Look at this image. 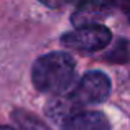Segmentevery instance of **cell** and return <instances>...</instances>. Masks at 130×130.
Returning <instances> with one entry per match:
<instances>
[{
    "label": "cell",
    "mask_w": 130,
    "mask_h": 130,
    "mask_svg": "<svg viewBox=\"0 0 130 130\" xmlns=\"http://www.w3.org/2000/svg\"><path fill=\"white\" fill-rule=\"evenodd\" d=\"M110 94V79L101 71H91L84 74L83 79L77 83L71 97L79 105L101 104Z\"/></svg>",
    "instance_id": "3"
},
{
    "label": "cell",
    "mask_w": 130,
    "mask_h": 130,
    "mask_svg": "<svg viewBox=\"0 0 130 130\" xmlns=\"http://www.w3.org/2000/svg\"><path fill=\"white\" fill-rule=\"evenodd\" d=\"M109 13H110V7H109L107 0H95V2H91V3L79 5V8L71 17V22L76 28L99 25Z\"/></svg>",
    "instance_id": "4"
},
{
    "label": "cell",
    "mask_w": 130,
    "mask_h": 130,
    "mask_svg": "<svg viewBox=\"0 0 130 130\" xmlns=\"http://www.w3.org/2000/svg\"><path fill=\"white\" fill-rule=\"evenodd\" d=\"M112 40V33L107 26L104 25H89L76 28L74 31H69L63 35L61 43L66 48L84 53H94V51L104 50Z\"/></svg>",
    "instance_id": "2"
},
{
    "label": "cell",
    "mask_w": 130,
    "mask_h": 130,
    "mask_svg": "<svg viewBox=\"0 0 130 130\" xmlns=\"http://www.w3.org/2000/svg\"><path fill=\"white\" fill-rule=\"evenodd\" d=\"M76 76V63L68 53H48L33 64V86L44 94H63Z\"/></svg>",
    "instance_id": "1"
},
{
    "label": "cell",
    "mask_w": 130,
    "mask_h": 130,
    "mask_svg": "<svg viewBox=\"0 0 130 130\" xmlns=\"http://www.w3.org/2000/svg\"><path fill=\"white\" fill-rule=\"evenodd\" d=\"M66 2L69 3H74V5H84V3H91V2H95V0H66Z\"/></svg>",
    "instance_id": "11"
},
{
    "label": "cell",
    "mask_w": 130,
    "mask_h": 130,
    "mask_svg": "<svg viewBox=\"0 0 130 130\" xmlns=\"http://www.w3.org/2000/svg\"><path fill=\"white\" fill-rule=\"evenodd\" d=\"M107 3L110 7V10L115 8L119 12H122L130 22V0H107Z\"/></svg>",
    "instance_id": "9"
},
{
    "label": "cell",
    "mask_w": 130,
    "mask_h": 130,
    "mask_svg": "<svg viewBox=\"0 0 130 130\" xmlns=\"http://www.w3.org/2000/svg\"><path fill=\"white\" fill-rule=\"evenodd\" d=\"M79 107L81 105L71 97V94H58L46 104V115L58 124H64L71 115L76 114Z\"/></svg>",
    "instance_id": "6"
},
{
    "label": "cell",
    "mask_w": 130,
    "mask_h": 130,
    "mask_svg": "<svg viewBox=\"0 0 130 130\" xmlns=\"http://www.w3.org/2000/svg\"><path fill=\"white\" fill-rule=\"evenodd\" d=\"M40 2L44 3L46 7H50V8H59L66 3V0H40Z\"/></svg>",
    "instance_id": "10"
},
{
    "label": "cell",
    "mask_w": 130,
    "mask_h": 130,
    "mask_svg": "<svg viewBox=\"0 0 130 130\" xmlns=\"http://www.w3.org/2000/svg\"><path fill=\"white\" fill-rule=\"evenodd\" d=\"M0 130H15V128H12V127H2V125H0Z\"/></svg>",
    "instance_id": "12"
},
{
    "label": "cell",
    "mask_w": 130,
    "mask_h": 130,
    "mask_svg": "<svg viewBox=\"0 0 130 130\" xmlns=\"http://www.w3.org/2000/svg\"><path fill=\"white\" fill-rule=\"evenodd\" d=\"M105 59L110 61V63H117V64L127 63L130 59V43L124 38H119L115 41L114 48L105 54Z\"/></svg>",
    "instance_id": "8"
},
{
    "label": "cell",
    "mask_w": 130,
    "mask_h": 130,
    "mask_svg": "<svg viewBox=\"0 0 130 130\" xmlns=\"http://www.w3.org/2000/svg\"><path fill=\"white\" fill-rule=\"evenodd\" d=\"M12 120L15 122V125L20 130H50L48 125L44 124V122L40 120L35 114L26 112V110H22V109L13 110Z\"/></svg>",
    "instance_id": "7"
},
{
    "label": "cell",
    "mask_w": 130,
    "mask_h": 130,
    "mask_svg": "<svg viewBox=\"0 0 130 130\" xmlns=\"http://www.w3.org/2000/svg\"><path fill=\"white\" fill-rule=\"evenodd\" d=\"M63 130H110V125L101 112H76L63 124Z\"/></svg>",
    "instance_id": "5"
}]
</instances>
